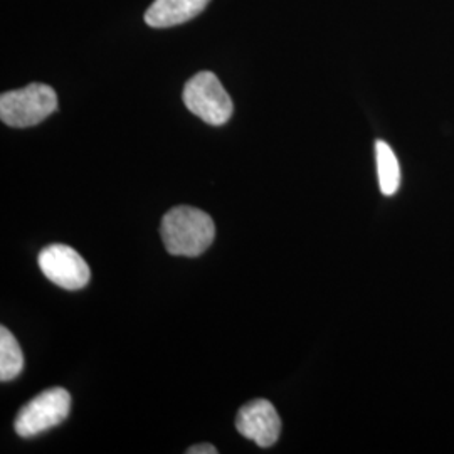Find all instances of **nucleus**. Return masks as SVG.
Wrapping results in <instances>:
<instances>
[{
	"instance_id": "nucleus-6",
	"label": "nucleus",
	"mask_w": 454,
	"mask_h": 454,
	"mask_svg": "<svg viewBox=\"0 0 454 454\" xmlns=\"http://www.w3.org/2000/svg\"><path fill=\"white\" fill-rule=\"evenodd\" d=\"M236 429L244 438L254 441L260 448H270L279 439L281 419L270 401L256 399L239 409Z\"/></svg>"
},
{
	"instance_id": "nucleus-10",
	"label": "nucleus",
	"mask_w": 454,
	"mask_h": 454,
	"mask_svg": "<svg viewBox=\"0 0 454 454\" xmlns=\"http://www.w3.org/2000/svg\"><path fill=\"white\" fill-rule=\"evenodd\" d=\"M217 450L212 444H197L187 450V454H215Z\"/></svg>"
},
{
	"instance_id": "nucleus-9",
	"label": "nucleus",
	"mask_w": 454,
	"mask_h": 454,
	"mask_svg": "<svg viewBox=\"0 0 454 454\" xmlns=\"http://www.w3.org/2000/svg\"><path fill=\"white\" fill-rule=\"evenodd\" d=\"M24 369V356L16 337L7 330L0 328V380L9 382L16 379Z\"/></svg>"
},
{
	"instance_id": "nucleus-7",
	"label": "nucleus",
	"mask_w": 454,
	"mask_h": 454,
	"mask_svg": "<svg viewBox=\"0 0 454 454\" xmlns=\"http://www.w3.org/2000/svg\"><path fill=\"white\" fill-rule=\"evenodd\" d=\"M211 0H155L146 11L145 22L150 27H172L199 16Z\"/></svg>"
},
{
	"instance_id": "nucleus-5",
	"label": "nucleus",
	"mask_w": 454,
	"mask_h": 454,
	"mask_svg": "<svg viewBox=\"0 0 454 454\" xmlns=\"http://www.w3.org/2000/svg\"><path fill=\"white\" fill-rule=\"evenodd\" d=\"M37 264L43 275L65 290H82L91 278L88 262L82 254L66 244H51L39 253Z\"/></svg>"
},
{
	"instance_id": "nucleus-3",
	"label": "nucleus",
	"mask_w": 454,
	"mask_h": 454,
	"mask_svg": "<svg viewBox=\"0 0 454 454\" xmlns=\"http://www.w3.org/2000/svg\"><path fill=\"white\" fill-rule=\"evenodd\" d=\"M184 103L191 114L214 127L227 123L234 112L232 99L211 71H202L187 82L184 88Z\"/></svg>"
},
{
	"instance_id": "nucleus-4",
	"label": "nucleus",
	"mask_w": 454,
	"mask_h": 454,
	"mask_svg": "<svg viewBox=\"0 0 454 454\" xmlns=\"http://www.w3.org/2000/svg\"><path fill=\"white\" fill-rule=\"evenodd\" d=\"M71 395L66 389L44 390L17 414L16 431L20 438H34L59 426L69 416Z\"/></svg>"
},
{
	"instance_id": "nucleus-1",
	"label": "nucleus",
	"mask_w": 454,
	"mask_h": 454,
	"mask_svg": "<svg viewBox=\"0 0 454 454\" xmlns=\"http://www.w3.org/2000/svg\"><path fill=\"white\" fill-rule=\"evenodd\" d=\"M160 234L167 253L195 258L209 249L215 238V226L207 212L177 206L163 215Z\"/></svg>"
},
{
	"instance_id": "nucleus-8",
	"label": "nucleus",
	"mask_w": 454,
	"mask_h": 454,
	"mask_svg": "<svg viewBox=\"0 0 454 454\" xmlns=\"http://www.w3.org/2000/svg\"><path fill=\"white\" fill-rule=\"evenodd\" d=\"M375 159H377V174L380 191L384 195H394L401 187V167L395 153L386 142L379 140L375 144Z\"/></svg>"
},
{
	"instance_id": "nucleus-2",
	"label": "nucleus",
	"mask_w": 454,
	"mask_h": 454,
	"mask_svg": "<svg viewBox=\"0 0 454 454\" xmlns=\"http://www.w3.org/2000/svg\"><path fill=\"white\" fill-rule=\"evenodd\" d=\"M56 110L58 95L51 86L43 82H33L0 97V118L5 125L14 129L39 125Z\"/></svg>"
}]
</instances>
